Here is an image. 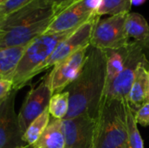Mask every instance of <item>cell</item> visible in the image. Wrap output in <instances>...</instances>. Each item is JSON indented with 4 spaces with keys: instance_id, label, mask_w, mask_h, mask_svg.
Masks as SVG:
<instances>
[{
    "instance_id": "6da1fadb",
    "label": "cell",
    "mask_w": 149,
    "mask_h": 148,
    "mask_svg": "<svg viewBox=\"0 0 149 148\" xmlns=\"http://www.w3.org/2000/svg\"><path fill=\"white\" fill-rule=\"evenodd\" d=\"M107 87V61L104 50L89 46L78 77L65 89L69 92V111L64 120L87 115L98 120Z\"/></svg>"
},
{
    "instance_id": "7a4b0ae2",
    "label": "cell",
    "mask_w": 149,
    "mask_h": 148,
    "mask_svg": "<svg viewBox=\"0 0 149 148\" xmlns=\"http://www.w3.org/2000/svg\"><path fill=\"white\" fill-rule=\"evenodd\" d=\"M57 11L43 0H34L0 20V49L26 46L44 34Z\"/></svg>"
},
{
    "instance_id": "3957f363",
    "label": "cell",
    "mask_w": 149,
    "mask_h": 148,
    "mask_svg": "<svg viewBox=\"0 0 149 148\" xmlns=\"http://www.w3.org/2000/svg\"><path fill=\"white\" fill-rule=\"evenodd\" d=\"M73 31L58 33H44L31 41L26 46L11 78L13 91L17 92L22 89L32 78L42 72L44 65L57 46Z\"/></svg>"
},
{
    "instance_id": "277c9868",
    "label": "cell",
    "mask_w": 149,
    "mask_h": 148,
    "mask_svg": "<svg viewBox=\"0 0 149 148\" xmlns=\"http://www.w3.org/2000/svg\"><path fill=\"white\" fill-rule=\"evenodd\" d=\"M93 148H130L127 128V102L104 99L97 120Z\"/></svg>"
},
{
    "instance_id": "5b68a950",
    "label": "cell",
    "mask_w": 149,
    "mask_h": 148,
    "mask_svg": "<svg viewBox=\"0 0 149 148\" xmlns=\"http://www.w3.org/2000/svg\"><path fill=\"white\" fill-rule=\"evenodd\" d=\"M127 14L121 13L107 18H99L92 33L90 45L101 50L116 49L127 45L130 42L125 30Z\"/></svg>"
},
{
    "instance_id": "8992f818",
    "label": "cell",
    "mask_w": 149,
    "mask_h": 148,
    "mask_svg": "<svg viewBox=\"0 0 149 148\" xmlns=\"http://www.w3.org/2000/svg\"><path fill=\"white\" fill-rule=\"evenodd\" d=\"M148 62L149 61L141 44L135 41H130V51L126 65L121 72L107 88L104 99H115L127 102L139 66Z\"/></svg>"
},
{
    "instance_id": "52a82bcc",
    "label": "cell",
    "mask_w": 149,
    "mask_h": 148,
    "mask_svg": "<svg viewBox=\"0 0 149 148\" xmlns=\"http://www.w3.org/2000/svg\"><path fill=\"white\" fill-rule=\"evenodd\" d=\"M52 96L47 76L35 87H32L26 94L22 106L17 114L19 128L22 135L30 124L48 108L50 99Z\"/></svg>"
},
{
    "instance_id": "ba28073f",
    "label": "cell",
    "mask_w": 149,
    "mask_h": 148,
    "mask_svg": "<svg viewBox=\"0 0 149 148\" xmlns=\"http://www.w3.org/2000/svg\"><path fill=\"white\" fill-rule=\"evenodd\" d=\"M89 46H85L58 63L46 74L52 94L61 92L78 77L85 64Z\"/></svg>"
},
{
    "instance_id": "9c48e42d",
    "label": "cell",
    "mask_w": 149,
    "mask_h": 148,
    "mask_svg": "<svg viewBox=\"0 0 149 148\" xmlns=\"http://www.w3.org/2000/svg\"><path fill=\"white\" fill-rule=\"evenodd\" d=\"M100 17L95 15L87 22L83 24L78 29L73 31L67 36L55 49L51 57L45 62L42 68V72L53 67L58 63L65 59L79 49L90 45L92 33L96 22Z\"/></svg>"
},
{
    "instance_id": "30bf717a",
    "label": "cell",
    "mask_w": 149,
    "mask_h": 148,
    "mask_svg": "<svg viewBox=\"0 0 149 148\" xmlns=\"http://www.w3.org/2000/svg\"><path fill=\"white\" fill-rule=\"evenodd\" d=\"M97 120L87 115L63 120L65 148H93Z\"/></svg>"
},
{
    "instance_id": "8fae6325",
    "label": "cell",
    "mask_w": 149,
    "mask_h": 148,
    "mask_svg": "<svg viewBox=\"0 0 149 148\" xmlns=\"http://www.w3.org/2000/svg\"><path fill=\"white\" fill-rule=\"evenodd\" d=\"M16 94L17 92L12 91L0 106V148H21L26 145L23 141L15 112Z\"/></svg>"
},
{
    "instance_id": "7c38bea8",
    "label": "cell",
    "mask_w": 149,
    "mask_h": 148,
    "mask_svg": "<svg viewBox=\"0 0 149 148\" xmlns=\"http://www.w3.org/2000/svg\"><path fill=\"white\" fill-rule=\"evenodd\" d=\"M95 15L85 6L82 0H78L56 14L45 33H58L76 30Z\"/></svg>"
},
{
    "instance_id": "4fadbf2b",
    "label": "cell",
    "mask_w": 149,
    "mask_h": 148,
    "mask_svg": "<svg viewBox=\"0 0 149 148\" xmlns=\"http://www.w3.org/2000/svg\"><path fill=\"white\" fill-rule=\"evenodd\" d=\"M148 68L149 62L141 64L139 66L127 97V105L134 114L147 103V93L149 86Z\"/></svg>"
},
{
    "instance_id": "5bb4252c",
    "label": "cell",
    "mask_w": 149,
    "mask_h": 148,
    "mask_svg": "<svg viewBox=\"0 0 149 148\" xmlns=\"http://www.w3.org/2000/svg\"><path fill=\"white\" fill-rule=\"evenodd\" d=\"M107 61V88L121 72L130 51V42L122 47L104 50Z\"/></svg>"
},
{
    "instance_id": "9a60e30c",
    "label": "cell",
    "mask_w": 149,
    "mask_h": 148,
    "mask_svg": "<svg viewBox=\"0 0 149 148\" xmlns=\"http://www.w3.org/2000/svg\"><path fill=\"white\" fill-rule=\"evenodd\" d=\"M32 146L34 148L65 147L62 120L51 118L45 130L39 137L38 141Z\"/></svg>"
},
{
    "instance_id": "2e32d148",
    "label": "cell",
    "mask_w": 149,
    "mask_h": 148,
    "mask_svg": "<svg viewBox=\"0 0 149 148\" xmlns=\"http://www.w3.org/2000/svg\"><path fill=\"white\" fill-rule=\"evenodd\" d=\"M26 46L0 49V80L11 79Z\"/></svg>"
},
{
    "instance_id": "e0dca14e",
    "label": "cell",
    "mask_w": 149,
    "mask_h": 148,
    "mask_svg": "<svg viewBox=\"0 0 149 148\" xmlns=\"http://www.w3.org/2000/svg\"><path fill=\"white\" fill-rule=\"evenodd\" d=\"M125 30L127 37L134 38L137 43H142L149 38V24L146 18L136 12H129L127 14Z\"/></svg>"
},
{
    "instance_id": "ac0fdd59",
    "label": "cell",
    "mask_w": 149,
    "mask_h": 148,
    "mask_svg": "<svg viewBox=\"0 0 149 148\" xmlns=\"http://www.w3.org/2000/svg\"><path fill=\"white\" fill-rule=\"evenodd\" d=\"M50 120L51 115L48 108H46L42 114H40L30 124V126L23 134V141L29 146L34 145L45 130L50 122Z\"/></svg>"
},
{
    "instance_id": "d6986e66",
    "label": "cell",
    "mask_w": 149,
    "mask_h": 148,
    "mask_svg": "<svg viewBox=\"0 0 149 148\" xmlns=\"http://www.w3.org/2000/svg\"><path fill=\"white\" fill-rule=\"evenodd\" d=\"M48 110L52 118L63 120L69 111V92L63 91L52 94Z\"/></svg>"
},
{
    "instance_id": "ffe728a7",
    "label": "cell",
    "mask_w": 149,
    "mask_h": 148,
    "mask_svg": "<svg viewBox=\"0 0 149 148\" xmlns=\"http://www.w3.org/2000/svg\"><path fill=\"white\" fill-rule=\"evenodd\" d=\"M131 0H103L97 16L118 15L121 13H129L131 10Z\"/></svg>"
},
{
    "instance_id": "44dd1931",
    "label": "cell",
    "mask_w": 149,
    "mask_h": 148,
    "mask_svg": "<svg viewBox=\"0 0 149 148\" xmlns=\"http://www.w3.org/2000/svg\"><path fill=\"white\" fill-rule=\"evenodd\" d=\"M127 140L130 148H144V142L137 126L134 114L127 105Z\"/></svg>"
},
{
    "instance_id": "7402d4cb",
    "label": "cell",
    "mask_w": 149,
    "mask_h": 148,
    "mask_svg": "<svg viewBox=\"0 0 149 148\" xmlns=\"http://www.w3.org/2000/svg\"><path fill=\"white\" fill-rule=\"evenodd\" d=\"M34 0H6L0 4V20L22 9Z\"/></svg>"
},
{
    "instance_id": "603a6c76",
    "label": "cell",
    "mask_w": 149,
    "mask_h": 148,
    "mask_svg": "<svg viewBox=\"0 0 149 148\" xmlns=\"http://www.w3.org/2000/svg\"><path fill=\"white\" fill-rule=\"evenodd\" d=\"M137 124L143 126H149V103L144 104L134 114Z\"/></svg>"
},
{
    "instance_id": "cb8c5ba5",
    "label": "cell",
    "mask_w": 149,
    "mask_h": 148,
    "mask_svg": "<svg viewBox=\"0 0 149 148\" xmlns=\"http://www.w3.org/2000/svg\"><path fill=\"white\" fill-rule=\"evenodd\" d=\"M13 91V83L11 79L0 80V106L7 99Z\"/></svg>"
},
{
    "instance_id": "d4e9b609",
    "label": "cell",
    "mask_w": 149,
    "mask_h": 148,
    "mask_svg": "<svg viewBox=\"0 0 149 148\" xmlns=\"http://www.w3.org/2000/svg\"><path fill=\"white\" fill-rule=\"evenodd\" d=\"M47 5L52 7L56 11L57 14L60 12L63 9L67 7L68 5L72 4V3L78 0H43Z\"/></svg>"
},
{
    "instance_id": "484cf974",
    "label": "cell",
    "mask_w": 149,
    "mask_h": 148,
    "mask_svg": "<svg viewBox=\"0 0 149 148\" xmlns=\"http://www.w3.org/2000/svg\"><path fill=\"white\" fill-rule=\"evenodd\" d=\"M85 6L93 13L97 15L98 10H100L103 0H82Z\"/></svg>"
},
{
    "instance_id": "4316f807",
    "label": "cell",
    "mask_w": 149,
    "mask_h": 148,
    "mask_svg": "<svg viewBox=\"0 0 149 148\" xmlns=\"http://www.w3.org/2000/svg\"><path fill=\"white\" fill-rule=\"evenodd\" d=\"M140 44H141V48H142V50H143V51H144V53H145V55H146V57H147V58L148 59L149 58V38L148 39H147L146 41H144V42H142V43H139Z\"/></svg>"
},
{
    "instance_id": "83f0119b",
    "label": "cell",
    "mask_w": 149,
    "mask_h": 148,
    "mask_svg": "<svg viewBox=\"0 0 149 148\" xmlns=\"http://www.w3.org/2000/svg\"><path fill=\"white\" fill-rule=\"evenodd\" d=\"M147 0H131V3L134 6H141L146 3Z\"/></svg>"
},
{
    "instance_id": "f1b7e54d",
    "label": "cell",
    "mask_w": 149,
    "mask_h": 148,
    "mask_svg": "<svg viewBox=\"0 0 149 148\" xmlns=\"http://www.w3.org/2000/svg\"><path fill=\"white\" fill-rule=\"evenodd\" d=\"M147 103H149V86L148 89V93H147Z\"/></svg>"
},
{
    "instance_id": "f546056e",
    "label": "cell",
    "mask_w": 149,
    "mask_h": 148,
    "mask_svg": "<svg viewBox=\"0 0 149 148\" xmlns=\"http://www.w3.org/2000/svg\"><path fill=\"white\" fill-rule=\"evenodd\" d=\"M21 148H34L33 147V146H29V145H25L24 147H23Z\"/></svg>"
},
{
    "instance_id": "4dcf8cb0",
    "label": "cell",
    "mask_w": 149,
    "mask_h": 148,
    "mask_svg": "<svg viewBox=\"0 0 149 148\" xmlns=\"http://www.w3.org/2000/svg\"><path fill=\"white\" fill-rule=\"evenodd\" d=\"M5 1H6V0H0V4H2V3H4Z\"/></svg>"
},
{
    "instance_id": "1f68e13d",
    "label": "cell",
    "mask_w": 149,
    "mask_h": 148,
    "mask_svg": "<svg viewBox=\"0 0 149 148\" xmlns=\"http://www.w3.org/2000/svg\"><path fill=\"white\" fill-rule=\"evenodd\" d=\"M148 76H149V68H148Z\"/></svg>"
}]
</instances>
